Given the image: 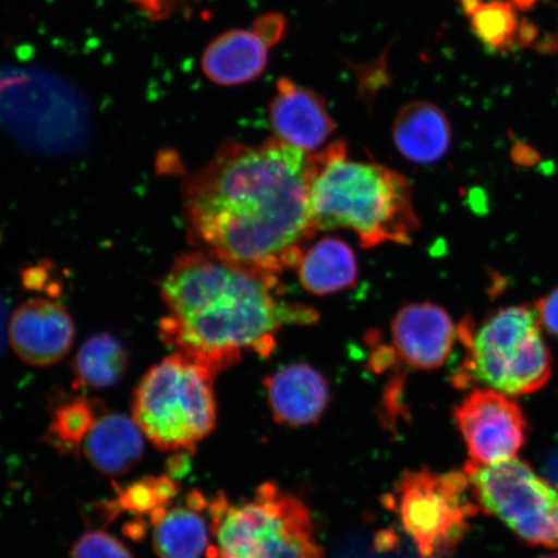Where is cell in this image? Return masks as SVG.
I'll return each mask as SVG.
<instances>
[{
  "mask_svg": "<svg viewBox=\"0 0 558 558\" xmlns=\"http://www.w3.org/2000/svg\"><path fill=\"white\" fill-rule=\"evenodd\" d=\"M311 178L312 153L277 137L256 145L227 140L184 181L187 239L215 259L278 281L299 267L317 232Z\"/></svg>",
  "mask_w": 558,
  "mask_h": 558,
  "instance_id": "cell-1",
  "label": "cell"
},
{
  "mask_svg": "<svg viewBox=\"0 0 558 558\" xmlns=\"http://www.w3.org/2000/svg\"><path fill=\"white\" fill-rule=\"evenodd\" d=\"M278 281L202 251L180 255L160 283L166 316L159 337L208 369L226 372L247 352L269 357L284 326L317 323L316 310L282 302Z\"/></svg>",
  "mask_w": 558,
  "mask_h": 558,
  "instance_id": "cell-2",
  "label": "cell"
},
{
  "mask_svg": "<svg viewBox=\"0 0 558 558\" xmlns=\"http://www.w3.org/2000/svg\"><path fill=\"white\" fill-rule=\"evenodd\" d=\"M310 198L317 232L352 230L365 248L409 244L421 227L408 178L386 166L349 159L343 142L313 153Z\"/></svg>",
  "mask_w": 558,
  "mask_h": 558,
  "instance_id": "cell-3",
  "label": "cell"
},
{
  "mask_svg": "<svg viewBox=\"0 0 558 558\" xmlns=\"http://www.w3.org/2000/svg\"><path fill=\"white\" fill-rule=\"evenodd\" d=\"M465 357L452 376L458 389L486 388L509 397L532 395L553 375L550 355L538 314L529 306H507L477 329L458 327Z\"/></svg>",
  "mask_w": 558,
  "mask_h": 558,
  "instance_id": "cell-4",
  "label": "cell"
},
{
  "mask_svg": "<svg viewBox=\"0 0 558 558\" xmlns=\"http://www.w3.org/2000/svg\"><path fill=\"white\" fill-rule=\"evenodd\" d=\"M207 514L208 558H325L308 507L275 484L257 487L242 504L216 495Z\"/></svg>",
  "mask_w": 558,
  "mask_h": 558,
  "instance_id": "cell-5",
  "label": "cell"
},
{
  "mask_svg": "<svg viewBox=\"0 0 558 558\" xmlns=\"http://www.w3.org/2000/svg\"><path fill=\"white\" fill-rule=\"evenodd\" d=\"M215 376L174 353L145 373L135 389L132 418L163 451H186L215 428Z\"/></svg>",
  "mask_w": 558,
  "mask_h": 558,
  "instance_id": "cell-6",
  "label": "cell"
},
{
  "mask_svg": "<svg viewBox=\"0 0 558 558\" xmlns=\"http://www.w3.org/2000/svg\"><path fill=\"white\" fill-rule=\"evenodd\" d=\"M423 557L450 554L480 512L465 473L408 471L386 497Z\"/></svg>",
  "mask_w": 558,
  "mask_h": 558,
  "instance_id": "cell-7",
  "label": "cell"
},
{
  "mask_svg": "<svg viewBox=\"0 0 558 558\" xmlns=\"http://www.w3.org/2000/svg\"><path fill=\"white\" fill-rule=\"evenodd\" d=\"M463 472L480 508L532 546L558 548V493L532 466L513 458Z\"/></svg>",
  "mask_w": 558,
  "mask_h": 558,
  "instance_id": "cell-8",
  "label": "cell"
},
{
  "mask_svg": "<svg viewBox=\"0 0 558 558\" xmlns=\"http://www.w3.org/2000/svg\"><path fill=\"white\" fill-rule=\"evenodd\" d=\"M453 416L474 464L506 462L526 442L525 415L512 397L497 390L473 388Z\"/></svg>",
  "mask_w": 558,
  "mask_h": 558,
  "instance_id": "cell-9",
  "label": "cell"
},
{
  "mask_svg": "<svg viewBox=\"0 0 558 558\" xmlns=\"http://www.w3.org/2000/svg\"><path fill=\"white\" fill-rule=\"evenodd\" d=\"M9 338L20 360L47 367L66 357L74 343L75 327L64 306L37 298L27 300L12 313Z\"/></svg>",
  "mask_w": 558,
  "mask_h": 558,
  "instance_id": "cell-10",
  "label": "cell"
},
{
  "mask_svg": "<svg viewBox=\"0 0 558 558\" xmlns=\"http://www.w3.org/2000/svg\"><path fill=\"white\" fill-rule=\"evenodd\" d=\"M458 339L449 313L436 304L404 305L392 323L395 351L404 364L421 372L444 366Z\"/></svg>",
  "mask_w": 558,
  "mask_h": 558,
  "instance_id": "cell-11",
  "label": "cell"
},
{
  "mask_svg": "<svg viewBox=\"0 0 558 558\" xmlns=\"http://www.w3.org/2000/svg\"><path fill=\"white\" fill-rule=\"evenodd\" d=\"M269 120L278 140L306 153L323 146L335 130L323 97L289 78L277 83V93L269 105Z\"/></svg>",
  "mask_w": 558,
  "mask_h": 558,
  "instance_id": "cell-12",
  "label": "cell"
},
{
  "mask_svg": "<svg viewBox=\"0 0 558 558\" xmlns=\"http://www.w3.org/2000/svg\"><path fill=\"white\" fill-rule=\"evenodd\" d=\"M275 421L290 427L317 423L330 402L329 383L316 368L295 364L278 369L264 383Z\"/></svg>",
  "mask_w": 558,
  "mask_h": 558,
  "instance_id": "cell-13",
  "label": "cell"
},
{
  "mask_svg": "<svg viewBox=\"0 0 558 558\" xmlns=\"http://www.w3.org/2000/svg\"><path fill=\"white\" fill-rule=\"evenodd\" d=\"M270 47L255 29L229 31L206 47L202 54V70L215 85H246L264 73Z\"/></svg>",
  "mask_w": 558,
  "mask_h": 558,
  "instance_id": "cell-14",
  "label": "cell"
},
{
  "mask_svg": "<svg viewBox=\"0 0 558 558\" xmlns=\"http://www.w3.org/2000/svg\"><path fill=\"white\" fill-rule=\"evenodd\" d=\"M144 450V434L134 418L117 413L99 415L82 446L87 462L108 477L134 470Z\"/></svg>",
  "mask_w": 558,
  "mask_h": 558,
  "instance_id": "cell-15",
  "label": "cell"
},
{
  "mask_svg": "<svg viewBox=\"0 0 558 558\" xmlns=\"http://www.w3.org/2000/svg\"><path fill=\"white\" fill-rule=\"evenodd\" d=\"M207 506L204 495L192 492L184 506H170L150 519L158 558H201L207 554L211 542L209 520L204 513Z\"/></svg>",
  "mask_w": 558,
  "mask_h": 558,
  "instance_id": "cell-16",
  "label": "cell"
},
{
  "mask_svg": "<svg viewBox=\"0 0 558 558\" xmlns=\"http://www.w3.org/2000/svg\"><path fill=\"white\" fill-rule=\"evenodd\" d=\"M451 138L452 131L448 117L435 104L410 102L396 117L395 145L411 162H438L449 151Z\"/></svg>",
  "mask_w": 558,
  "mask_h": 558,
  "instance_id": "cell-17",
  "label": "cell"
},
{
  "mask_svg": "<svg viewBox=\"0 0 558 558\" xmlns=\"http://www.w3.org/2000/svg\"><path fill=\"white\" fill-rule=\"evenodd\" d=\"M299 281L313 295H331L352 288L357 281L359 265L354 251L344 241L327 239L304 251L299 267Z\"/></svg>",
  "mask_w": 558,
  "mask_h": 558,
  "instance_id": "cell-18",
  "label": "cell"
},
{
  "mask_svg": "<svg viewBox=\"0 0 558 558\" xmlns=\"http://www.w3.org/2000/svg\"><path fill=\"white\" fill-rule=\"evenodd\" d=\"M130 360L121 339L104 332L94 335L80 348L73 362L74 387L102 389L120 383Z\"/></svg>",
  "mask_w": 558,
  "mask_h": 558,
  "instance_id": "cell-19",
  "label": "cell"
},
{
  "mask_svg": "<svg viewBox=\"0 0 558 558\" xmlns=\"http://www.w3.org/2000/svg\"><path fill=\"white\" fill-rule=\"evenodd\" d=\"M179 484L173 476H148L135 481L128 486L118 488L117 497L104 504L102 518L113 520L123 512L135 514V518H151L169 508L177 498Z\"/></svg>",
  "mask_w": 558,
  "mask_h": 558,
  "instance_id": "cell-20",
  "label": "cell"
},
{
  "mask_svg": "<svg viewBox=\"0 0 558 558\" xmlns=\"http://www.w3.org/2000/svg\"><path fill=\"white\" fill-rule=\"evenodd\" d=\"M518 11L508 0H483L466 17L472 32L487 50L506 52L521 41Z\"/></svg>",
  "mask_w": 558,
  "mask_h": 558,
  "instance_id": "cell-21",
  "label": "cell"
},
{
  "mask_svg": "<svg viewBox=\"0 0 558 558\" xmlns=\"http://www.w3.org/2000/svg\"><path fill=\"white\" fill-rule=\"evenodd\" d=\"M97 417L96 404L85 397L60 404L47 430L48 444L62 453L78 452Z\"/></svg>",
  "mask_w": 558,
  "mask_h": 558,
  "instance_id": "cell-22",
  "label": "cell"
},
{
  "mask_svg": "<svg viewBox=\"0 0 558 558\" xmlns=\"http://www.w3.org/2000/svg\"><path fill=\"white\" fill-rule=\"evenodd\" d=\"M70 558H134L130 549L116 536L93 530L74 543Z\"/></svg>",
  "mask_w": 558,
  "mask_h": 558,
  "instance_id": "cell-23",
  "label": "cell"
},
{
  "mask_svg": "<svg viewBox=\"0 0 558 558\" xmlns=\"http://www.w3.org/2000/svg\"><path fill=\"white\" fill-rule=\"evenodd\" d=\"M145 17L151 21L170 19L186 4L187 0H130Z\"/></svg>",
  "mask_w": 558,
  "mask_h": 558,
  "instance_id": "cell-24",
  "label": "cell"
},
{
  "mask_svg": "<svg viewBox=\"0 0 558 558\" xmlns=\"http://www.w3.org/2000/svg\"><path fill=\"white\" fill-rule=\"evenodd\" d=\"M534 310L538 314L543 329L558 338V289L542 298Z\"/></svg>",
  "mask_w": 558,
  "mask_h": 558,
  "instance_id": "cell-25",
  "label": "cell"
},
{
  "mask_svg": "<svg viewBox=\"0 0 558 558\" xmlns=\"http://www.w3.org/2000/svg\"><path fill=\"white\" fill-rule=\"evenodd\" d=\"M286 27V20L277 13H268L256 21L254 29L274 46L281 39Z\"/></svg>",
  "mask_w": 558,
  "mask_h": 558,
  "instance_id": "cell-26",
  "label": "cell"
},
{
  "mask_svg": "<svg viewBox=\"0 0 558 558\" xmlns=\"http://www.w3.org/2000/svg\"><path fill=\"white\" fill-rule=\"evenodd\" d=\"M7 332H9V327H7V305L3 296L0 295V353H2L4 348Z\"/></svg>",
  "mask_w": 558,
  "mask_h": 558,
  "instance_id": "cell-27",
  "label": "cell"
},
{
  "mask_svg": "<svg viewBox=\"0 0 558 558\" xmlns=\"http://www.w3.org/2000/svg\"><path fill=\"white\" fill-rule=\"evenodd\" d=\"M511 2L519 11H526L533 9L541 0H511Z\"/></svg>",
  "mask_w": 558,
  "mask_h": 558,
  "instance_id": "cell-28",
  "label": "cell"
},
{
  "mask_svg": "<svg viewBox=\"0 0 558 558\" xmlns=\"http://www.w3.org/2000/svg\"><path fill=\"white\" fill-rule=\"evenodd\" d=\"M483 2V0H459L460 5H462V10L465 13V16L469 15L476 7Z\"/></svg>",
  "mask_w": 558,
  "mask_h": 558,
  "instance_id": "cell-29",
  "label": "cell"
},
{
  "mask_svg": "<svg viewBox=\"0 0 558 558\" xmlns=\"http://www.w3.org/2000/svg\"><path fill=\"white\" fill-rule=\"evenodd\" d=\"M538 558H558V554L541 556V557H538Z\"/></svg>",
  "mask_w": 558,
  "mask_h": 558,
  "instance_id": "cell-30",
  "label": "cell"
},
{
  "mask_svg": "<svg viewBox=\"0 0 558 558\" xmlns=\"http://www.w3.org/2000/svg\"><path fill=\"white\" fill-rule=\"evenodd\" d=\"M423 558H438V557H423Z\"/></svg>",
  "mask_w": 558,
  "mask_h": 558,
  "instance_id": "cell-31",
  "label": "cell"
}]
</instances>
